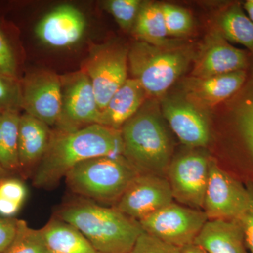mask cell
<instances>
[{
    "label": "cell",
    "instance_id": "obj_1",
    "mask_svg": "<svg viewBox=\"0 0 253 253\" xmlns=\"http://www.w3.org/2000/svg\"><path fill=\"white\" fill-rule=\"evenodd\" d=\"M121 155V130L99 124L69 132L52 129L47 150L32 176L33 184L38 189H53L78 163Z\"/></svg>",
    "mask_w": 253,
    "mask_h": 253
},
{
    "label": "cell",
    "instance_id": "obj_2",
    "mask_svg": "<svg viewBox=\"0 0 253 253\" xmlns=\"http://www.w3.org/2000/svg\"><path fill=\"white\" fill-rule=\"evenodd\" d=\"M56 217L75 226L100 253H129L144 232L139 221L113 206L81 197L66 203Z\"/></svg>",
    "mask_w": 253,
    "mask_h": 253
},
{
    "label": "cell",
    "instance_id": "obj_3",
    "mask_svg": "<svg viewBox=\"0 0 253 253\" xmlns=\"http://www.w3.org/2000/svg\"><path fill=\"white\" fill-rule=\"evenodd\" d=\"M138 174L123 155L101 156L78 163L65 180L68 189L79 197L114 206Z\"/></svg>",
    "mask_w": 253,
    "mask_h": 253
},
{
    "label": "cell",
    "instance_id": "obj_4",
    "mask_svg": "<svg viewBox=\"0 0 253 253\" xmlns=\"http://www.w3.org/2000/svg\"><path fill=\"white\" fill-rule=\"evenodd\" d=\"M123 156L139 174L163 176L171 163L172 147L157 116L139 110L121 129Z\"/></svg>",
    "mask_w": 253,
    "mask_h": 253
},
{
    "label": "cell",
    "instance_id": "obj_5",
    "mask_svg": "<svg viewBox=\"0 0 253 253\" xmlns=\"http://www.w3.org/2000/svg\"><path fill=\"white\" fill-rule=\"evenodd\" d=\"M189 60L184 50L166 49L139 41L129 48L128 71L147 95L160 96L184 73Z\"/></svg>",
    "mask_w": 253,
    "mask_h": 253
},
{
    "label": "cell",
    "instance_id": "obj_6",
    "mask_svg": "<svg viewBox=\"0 0 253 253\" xmlns=\"http://www.w3.org/2000/svg\"><path fill=\"white\" fill-rule=\"evenodd\" d=\"M129 49L115 43L91 44L81 71L90 80L100 112L128 79Z\"/></svg>",
    "mask_w": 253,
    "mask_h": 253
},
{
    "label": "cell",
    "instance_id": "obj_7",
    "mask_svg": "<svg viewBox=\"0 0 253 253\" xmlns=\"http://www.w3.org/2000/svg\"><path fill=\"white\" fill-rule=\"evenodd\" d=\"M61 111L54 129L69 132L99 124L100 112L90 80L83 71L60 76Z\"/></svg>",
    "mask_w": 253,
    "mask_h": 253
},
{
    "label": "cell",
    "instance_id": "obj_8",
    "mask_svg": "<svg viewBox=\"0 0 253 253\" xmlns=\"http://www.w3.org/2000/svg\"><path fill=\"white\" fill-rule=\"evenodd\" d=\"M208 220L204 211L172 202L139 222L144 232L182 249L194 244Z\"/></svg>",
    "mask_w": 253,
    "mask_h": 253
},
{
    "label": "cell",
    "instance_id": "obj_9",
    "mask_svg": "<svg viewBox=\"0 0 253 253\" xmlns=\"http://www.w3.org/2000/svg\"><path fill=\"white\" fill-rule=\"evenodd\" d=\"M249 204L246 186L210 158L209 178L204 206L208 220H239Z\"/></svg>",
    "mask_w": 253,
    "mask_h": 253
},
{
    "label": "cell",
    "instance_id": "obj_10",
    "mask_svg": "<svg viewBox=\"0 0 253 253\" xmlns=\"http://www.w3.org/2000/svg\"><path fill=\"white\" fill-rule=\"evenodd\" d=\"M210 158L200 152L181 155L171 161L167 173L173 199L194 209L204 206L209 178Z\"/></svg>",
    "mask_w": 253,
    "mask_h": 253
},
{
    "label": "cell",
    "instance_id": "obj_11",
    "mask_svg": "<svg viewBox=\"0 0 253 253\" xmlns=\"http://www.w3.org/2000/svg\"><path fill=\"white\" fill-rule=\"evenodd\" d=\"M21 109L50 127H54L61 111L60 76L39 70L27 75L21 82Z\"/></svg>",
    "mask_w": 253,
    "mask_h": 253
},
{
    "label": "cell",
    "instance_id": "obj_12",
    "mask_svg": "<svg viewBox=\"0 0 253 253\" xmlns=\"http://www.w3.org/2000/svg\"><path fill=\"white\" fill-rule=\"evenodd\" d=\"M173 199L166 178L139 174L131 181L113 207L139 221L170 204Z\"/></svg>",
    "mask_w": 253,
    "mask_h": 253
},
{
    "label": "cell",
    "instance_id": "obj_13",
    "mask_svg": "<svg viewBox=\"0 0 253 253\" xmlns=\"http://www.w3.org/2000/svg\"><path fill=\"white\" fill-rule=\"evenodd\" d=\"M86 18L69 4L57 6L46 14L35 28V34L44 45L62 49L77 44L85 33Z\"/></svg>",
    "mask_w": 253,
    "mask_h": 253
},
{
    "label": "cell",
    "instance_id": "obj_14",
    "mask_svg": "<svg viewBox=\"0 0 253 253\" xmlns=\"http://www.w3.org/2000/svg\"><path fill=\"white\" fill-rule=\"evenodd\" d=\"M52 129L45 123L24 113L21 114L18 127V161L20 176H33L45 154Z\"/></svg>",
    "mask_w": 253,
    "mask_h": 253
},
{
    "label": "cell",
    "instance_id": "obj_15",
    "mask_svg": "<svg viewBox=\"0 0 253 253\" xmlns=\"http://www.w3.org/2000/svg\"><path fill=\"white\" fill-rule=\"evenodd\" d=\"M246 66L245 51L229 44L222 35L215 34L196 59L192 74L195 78L203 79L244 71Z\"/></svg>",
    "mask_w": 253,
    "mask_h": 253
},
{
    "label": "cell",
    "instance_id": "obj_16",
    "mask_svg": "<svg viewBox=\"0 0 253 253\" xmlns=\"http://www.w3.org/2000/svg\"><path fill=\"white\" fill-rule=\"evenodd\" d=\"M163 113L174 134L186 146L204 147L209 142L207 121L191 104L169 100L163 104Z\"/></svg>",
    "mask_w": 253,
    "mask_h": 253
},
{
    "label": "cell",
    "instance_id": "obj_17",
    "mask_svg": "<svg viewBox=\"0 0 253 253\" xmlns=\"http://www.w3.org/2000/svg\"><path fill=\"white\" fill-rule=\"evenodd\" d=\"M146 96V91L137 80L128 78L100 113L99 125L121 130L140 110Z\"/></svg>",
    "mask_w": 253,
    "mask_h": 253
},
{
    "label": "cell",
    "instance_id": "obj_18",
    "mask_svg": "<svg viewBox=\"0 0 253 253\" xmlns=\"http://www.w3.org/2000/svg\"><path fill=\"white\" fill-rule=\"evenodd\" d=\"M194 244L208 253H249L239 221L208 220Z\"/></svg>",
    "mask_w": 253,
    "mask_h": 253
},
{
    "label": "cell",
    "instance_id": "obj_19",
    "mask_svg": "<svg viewBox=\"0 0 253 253\" xmlns=\"http://www.w3.org/2000/svg\"><path fill=\"white\" fill-rule=\"evenodd\" d=\"M246 77V71H239L203 79L195 78L189 84L190 95L201 104L214 106L239 91Z\"/></svg>",
    "mask_w": 253,
    "mask_h": 253
},
{
    "label": "cell",
    "instance_id": "obj_20",
    "mask_svg": "<svg viewBox=\"0 0 253 253\" xmlns=\"http://www.w3.org/2000/svg\"><path fill=\"white\" fill-rule=\"evenodd\" d=\"M41 229L48 250L51 252L97 253L81 231L59 218H51Z\"/></svg>",
    "mask_w": 253,
    "mask_h": 253
},
{
    "label": "cell",
    "instance_id": "obj_21",
    "mask_svg": "<svg viewBox=\"0 0 253 253\" xmlns=\"http://www.w3.org/2000/svg\"><path fill=\"white\" fill-rule=\"evenodd\" d=\"M132 33L141 42L154 46H164L168 35L162 4L143 3Z\"/></svg>",
    "mask_w": 253,
    "mask_h": 253
},
{
    "label": "cell",
    "instance_id": "obj_22",
    "mask_svg": "<svg viewBox=\"0 0 253 253\" xmlns=\"http://www.w3.org/2000/svg\"><path fill=\"white\" fill-rule=\"evenodd\" d=\"M19 111L0 112V166L9 173H19Z\"/></svg>",
    "mask_w": 253,
    "mask_h": 253
},
{
    "label": "cell",
    "instance_id": "obj_23",
    "mask_svg": "<svg viewBox=\"0 0 253 253\" xmlns=\"http://www.w3.org/2000/svg\"><path fill=\"white\" fill-rule=\"evenodd\" d=\"M220 27L226 40L246 46L253 54V22L239 5L226 10L221 16Z\"/></svg>",
    "mask_w": 253,
    "mask_h": 253
},
{
    "label": "cell",
    "instance_id": "obj_24",
    "mask_svg": "<svg viewBox=\"0 0 253 253\" xmlns=\"http://www.w3.org/2000/svg\"><path fill=\"white\" fill-rule=\"evenodd\" d=\"M41 229H33L26 221L18 219L17 230L12 242L3 253H47Z\"/></svg>",
    "mask_w": 253,
    "mask_h": 253
},
{
    "label": "cell",
    "instance_id": "obj_25",
    "mask_svg": "<svg viewBox=\"0 0 253 253\" xmlns=\"http://www.w3.org/2000/svg\"><path fill=\"white\" fill-rule=\"evenodd\" d=\"M27 188L21 179L6 177L0 183V215L13 217L27 197Z\"/></svg>",
    "mask_w": 253,
    "mask_h": 253
},
{
    "label": "cell",
    "instance_id": "obj_26",
    "mask_svg": "<svg viewBox=\"0 0 253 253\" xmlns=\"http://www.w3.org/2000/svg\"><path fill=\"white\" fill-rule=\"evenodd\" d=\"M142 4L140 0H109L102 2L103 8L126 31H132Z\"/></svg>",
    "mask_w": 253,
    "mask_h": 253
},
{
    "label": "cell",
    "instance_id": "obj_27",
    "mask_svg": "<svg viewBox=\"0 0 253 253\" xmlns=\"http://www.w3.org/2000/svg\"><path fill=\"white\" fill-rule=\"evenodd\" d=\"M168 36H181L191 31L193 20L189 11L172 4H162Z\"/></svg>",
    "mask_w": 253,
    "mask_h": 253
},
{
    "label": "cell",
    "instance_id": "obj_28",
    "mask_svg": "<svg viewBox=\"0 0 253 253\" xmlns=\"http://www.w3.org/2000/svg\"><path fill=\"white\" fill-rule=\"evenodd\" d=\"M21 109V81L0 75V112Z\"/></svg>",
    "mask_w": 253,
    "mask_h": 253
},
{
    "label": "cell",
    "instance_id": "obj_29",
    "mask_svg": "<svg viewBox=\"0 0 253 253\" xmlns=\"http://www.w3.org/2000/svg\"><path fill=\"white\" fill-rule=\"evenodd\" d=\"M0 75L11 80L20 81L18 63L9 38L0 26Z\"/></svg>",
    "mask_w": 253,
    "mask_h": 253
},
{
    "label": "cell",
    "instance_id": "obj_30",
    "mask_svg": "<svg viewBox=\"0 0 253 253\" xmlns=\"http://www.w3.org/2000/svg\"><path fill=\"white\" fill-rule=\"evenodd\" d=\"M237 123L243 139L253 158V94L245 100L238 109Z\"/></svg>",
    "mask_w": 253,
    "mask_h": 253
},
{
    "label": "cell",
    "instance_id": "obj_31",
    "mask_svg": "<svg viewBox=\"0 0 253 253\" xmlns=\"http://www.w3.org/2000/svg\"><path fill=\"white\" fill-rule=\"evenodd\" d=\"M127 253H181V249L144 231Z\"/></svg>",
    "mask_w": 253,
    "mask_h": 253
},
{
    "label": "cell",
    "instance_id": "obj_32",
    "mask_svg": "<svg viewBox=\"0 0 253 253\" xmlns=\"http://www.w3.org/2000/svg\"><path fill=\"white\" fill-rule=\"evenodd\" d=\"M246 188L249 195V204L238 221L244 231L246 248L250 253H253V181L248 183Z\"/></svg>",
    "mask_w": 253,
    "mask_h": 253
},
{
    "label": "cell",
    "instance_id": "obj_33",
    "mask_svg": "<svg viewBox=\"0 0 253 253\" xmlns=\"http://www.w3.org/2000/svg\"><path fill=\"white\" fill-rule=\"evenodd\" d=\"M18 219L0 217V253H3L14 240L17 230Z\"/></svg>",
    "mask_w": 253,
    "mask_h": 253
},
{
    "label": "cell",
    "instance_id": "obj_34",
    "mask_svg": "<svg viewBox=\"0 0 253 253\" xmlns=\"http://www.w3.org/2000/svg\"><path fill=\"white\" fill-rule=\"evenodd\" d=\"M181 253H208L202 247L192 244L184 246L181 249Z\"/></svg>",
    "mask_w": 253,
    "mask_h": 253
},
{
    "label": "cell",
    "instance_id": "obj_35",
    "mask_svg": "<svg viewBox=\"0 0 253 253\" xmlns=\"http://www.w3.org/2000/svg\"><path fill=\"white\" fill-rule=\"evenodd\" d=\"M244 8L249 14L250 19L253 22V0H249L244 4Z\"/></svg>",
    "mask_w": 253,
    "mask_h": 253
},
{
    "label": "cell",
    "instance_id": "obj_36",
    "mask_svg": "<svg viewBox=\"0 0 253 253\" xmlns=\"http://www.w3.org/2000/svg\"><path fill=\"white\" fill-rule=\"evenodd\" d=\"M9 173L6 172V170L0 166V183L1 182V181L4 180V179H6V177L9 176Z\"/></svg>",
    "mask_w": 253,
    "mask_h": 253
},
{
    "label": "cell",
    "instance_id": "obj_37",
    "mask_svg": "<svg viewBox=\"0 0 253 253\" xmlns=\"http://www.w3.org/2000/svg\"><path fill=\"white\" fill-rule=\"evenodd\" d=\"M47 253H56L51 252V251H49V252H48Z\"/></svg>",
    "mask_w": 253,
    "mask_h": 253
},
{
    "label": "cell",
    "instance_id": "obj_38",
    "mask_svg": "<svg viewBox=\"0 0 253 253\" xmlns=\"http://www.w3.org/2000/svg\"></svg>",
    "mask_w": 253,
    "mask_h": 253
}]
</instances>
